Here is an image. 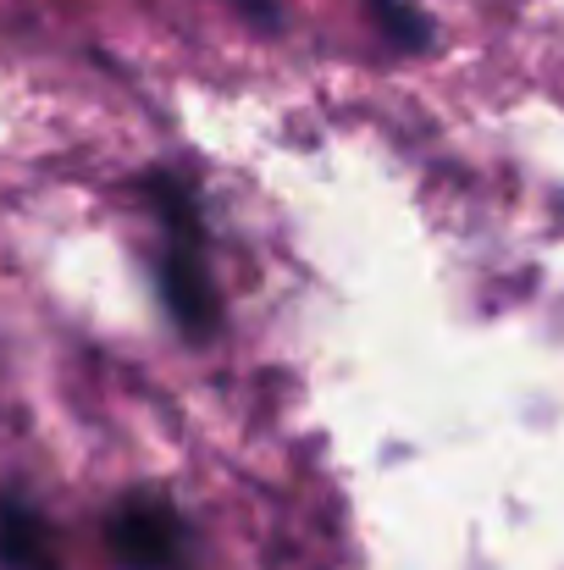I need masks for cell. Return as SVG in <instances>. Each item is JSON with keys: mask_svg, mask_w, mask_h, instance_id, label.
<instances>
[{"mask_svg": "<svg viewBox=\"0 0 564 570\" xmlns=\"http://www.w3.org/2000/svg\"><path fill=\"white\" fill-rule=\"evenodd\" d=\"M106 543H111V560L122 570H178L188 549L184 515L150 493H133L111 510L106 521Z\"/></svg>", "mask_w": 564, "mask_h": 570, "instance_id": "cell-2", "label": "cell"}, {"mask_svg": "<svg viewBox=\"0 0 564 570\" xmlns=\"http://www.w3.org/2000/svg\"><path fill=\"white\" fill-rule=\"evenodd\" d=\"M0 570H61L50 521L17 493H0Z\"/></svg>", "mask_w": 564, "mask_h": 570, "instance_id": "cell-3", "label": "cell"}, {"mask_svg": "<svg viewBox=\"0 0 564 570\" xmlns=\"http://www.w3.org/2000/svg\"><path fill=\"white\" fill-rule=\"evenodd\" d=\"M150 205L167 227V255H161V294L178 316L188 338H210L221 305H216V288H210V272H205V233H199V210H194V194L178 178H150Z\"/></svg>", "mask_w": 564, "mask_h": 570, "instance_id": "cell-1", "label": "cell"}]
</instances>
